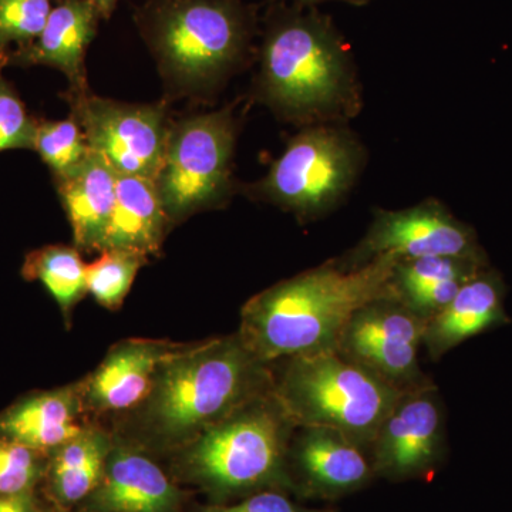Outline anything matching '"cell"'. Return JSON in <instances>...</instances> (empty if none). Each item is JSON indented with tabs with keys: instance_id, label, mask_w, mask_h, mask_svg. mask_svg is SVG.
Here are the masks:
<instances>
[{
	"instance_id": "cell-26",
	"label": "cell",
	"mask_w": 512,
	"mask_h": 512,
	"mask_svg": "<svg viewBox=\"0 0 512 512\" xmlns=\"http://www.w3.org/2000/svg\"><path fill=\"white\" fill-rule=\"evenodd\" d=\"M52 6L50 0H0V72L10 46L22 49L42 35Z\"/></svg>"
},
{
	"instance_id": "cell-4",
	"label": "cell",
	"mask_w": 512,
	"mask_h": 512,
	"mask_svg": "<svg viewBox=\"0 0 512 512\" xmlns=\"http://www.w3.org/2000/svg\"><path fill=\"white\" fill-rule=\"evenodd\" d=\"M295 427L268 390L195 437L180 471L215 503L268 490L292 495L286 460Z\"/></svg>"
},
{
	"instance_id": "cell-25",
	"label": "cell",
	"mask_w": 512,
	"mask_h": 512,
	"mask_svg": "<svg viewBox=\"0 0 512 512\" xmlns=\"http://www.w3.org/2000/svg\"><path fill=\"white\" fill-rule=\"evenodd\" d=\"M33 150L50 168L55 180L72 174L92 154L82 127L73 116L66 120L39 121Z\"/></svg>"
},
{
	"instance_id": "cell-14",
	"label": "cell",
	"mask_w": 512,
	"mask_h": 512,
	"mask_svg": "<svg viewBox=\"0 0 512 512\" xmlns=\"http://www.w3.org/2000/svg\"><path fill=\"white\" fill-rule=\"evenodd\" d=\"M183 494L167 474L133 448L111 450L86 512H180Z\"/></svg>"
},
{
	"instance_id": "cell-28",
	"label": "cell",
	"mask_w": 512,
	"mask_h": 512,
	"mask_svg": "<svg viewBox=\"0 0 512 512\" xmlns=\"http://www.w3.org/2000/svg\"><path fill=\"white\" fill-rule=\"evenodd\" d=\"M37 123L26 110L19 94L0 72V153L33 150Z\"/></svg>"
},
{
	"instance_id": "cell-12",
	"label": "cell",
	"mask_w": 512,
	"mask_h": 512,
	"mask_svg": "<svg viewBox=\"0 0 512 512\" xmlns=\"http://www.w3.org/2000/svg\"><path fill=\"white\" fill-rule=\"evenodd\" d=\"M382 255L399 259L460 256L490 262L476 229L436 200L406 210H377L365 237L338 262L345 268H359Z\"/></svg>"
},
{
	"instance_id": "cell-16",
	"label": "cell",
	"mask_w": 512,
	"mask_h": 512,
	"mask_svg": "<svg viewBox=\"0 0 512 512\" xmlns=\"http://www.w3.org/2000/svg\"><path fill=\"white\" fill-rule=\"evenodd\" d=\"M100 16L89 0H60L42 35L32 45L12 50L6 66H49L66 74L72 92H86L84 55L96 35Z\"/></svg>"
},
{
	"instance_id": "cell-7",
	"label": "cell",
	"mask_w": 512,
	"mask_h": 512,
	"mask_svg": "<svg viewBox=\"0 0 512 512\" xmlns=\"http://www.w3.org/2000/svg\"><path fill=\"white\" fill-rule=\"evenodd\" d=\"M363 164L365 150L350 131L330 124L309 126L292 138L252 194L302 220H316L338 207Z\"/></svg>"
},
{
	"instance_id": "cell-2",
	"label": "cell",
	"mask_w": 512,
	"mask_h": 512,
	"mask_svg": "<svg viewBox=\"0 0 512 512\" xmlns=\"http://www.w3.org/2000/svg\"><path fill=\"white\" fill-rule=\"evenodd\" d=\"M258 90L286 120L319 126L355 116L359 84L342 40L315 16L282 20L266 36Z\"/></svg>"
},
{
	"instance_id": "cell-8",
	"label": "cell",
	"mask_w": 512,
	"mask_h": 512,
	"mask_svg": "<svg viewBox=\"0 0 512 512\" xmlns=\"http://www.w3.org/2000/svg\"><path fill=\"white\" fill-rule=\"evenodd\" d=\"M235 121L227 109L197 114L171 127L156 178L168 220L217 207L232 191Z\"/></svg>"
},
{
	"instance_id": "cell-29",
	"label": "cell",
	"mask_w": 512,
	"mask_h": 512,
	"mask_svg": "<svg viewBox=\"0 0 512 512\" xmlns=\"http://www.w3.org/2000/svg\"><path fill=\"white\" fill-rule=\"evenodd\" d=\"M200 512H339L335 507H308L284 491H261L229 503H214Z\"/></svg>"
},
{
	"instance_id": "cell-1",
	"label": "cell",
	"mask_w": 512,
	"mask_h": 512,
	"mask_svg": "<svg viewBox=\"0 0 512 512\" xmlns=\"http://www.w3.org/2000/svg\"><path fill=\"white\" fill-rule=\"evenodd\" d=\"M397 256L382 255L359 268L329 262L254 296L242 309L239 338L262 362L336 350L357 309L392 292Z\"/></svg>"
},
{
	"instance_id": "cell-21",
	"label": "cell",
	"mask_w": 512,
	"mask_h": 512,
	"mask_svg": "<svg viewBox=\"0 0 512 512\" xmlns=\"http://www.w3.org/2000/svg\"><path fill=\"white\" fill-rule=\"evenodd\" d=\"M82 433L72 389L35 394L0 414V436L37 453H53Z\"/></svg>"
},
{
	"instance_id": "cell-23",
	"label": "cell",
	"mask_w": 512,
	"mask_h": 512,
	"mask_svg": "<svg viewBox=\"0 0 512 512\" xmlns=\"http://www.w3.org/2000/svg\"><path fill=\"white\" fill-rule=\"evenodd\" d=\"M86 268L77 248L49 245L26 256L22 275L45 286L67 315L86 295Z\"/></svg>"
},
{
	"instance_id": "cell-18",
	"label": "cell",
	"mask_w": 512,
	"mask_h": 512,
	"mask_svg": "<svg viewBox=\"0 0 512 512\" xmlns=\"http://www.w3.org/2000/svg\"><path fill=\"white\" fill-rule=\"evenodd\" d=\"M117 177L109 163L92 151L76 171L55 180L77 249L101 251L116 204Z\"/></svg>"
},
{
	"instance_id": "cell-24",
	"label": "cell",
	"mask_w": 512,
	"mask_h": 512,
	"mask_svg": "<svg viewBox=\"0 0 512 512\" xmlns=\"http://www.w3.org/2000/svg\"><path fill=\"white\" fill-rule=\"evenodd\" d=\"M148 255L128 249H107L87 265V292L107 309L120 308L137 272L147 264Z\"/></svg>"
},
{
	"instance_id": "cell-9",
	"label": "cell",
	"mask_w": 512,
	"mask_h": 512,
	"mask_svg": "<svg viewBox=\"0 0 512 512\" xmlns=\"http://www.w3.org/2000/svg\"><path fill=\"white\" fill-rule=\"evenodd\" d=\"M427 320L407 308L393 292L357 309L343 329L338 352L399 392L433 383L421 369Z\"/></svg>"
},
{
	"instance_id": "cell-31",
	"label": "cell",
	"mask_w": 512,
	"mask_h": 512,
	"mask_svg": "<svg viewBox=\"0 0 512 512\" xmlns=\"http://www.w3.org/2000/svg\"><path fill=\"white\" fill-rule=\"evenodd\" d=\"M94 9L99 13L100 18L109 19L111 13L116 9L117 0H89Z\"/></svg>"
},
{
	"instance_id": "cell-5",
	"label": "cell",
	"mask_w": 512,
	"mask_h": 512,
	"mask_svg": "<svg viewBox=\"0 0 512 512\" xmlns=\"http://www.w3.org/2000/svg\"><path fill=\"white\" fill-rule=\"evenodd\" d=\"M272 392L295 426L338 430L369 448L402 392L340 355L338 350L278 360ZM276 363V362H275Z\"/></svg>"
},
{
	"instance_id": "cell-27",
	"label": "cell",
	"mask_w": 512,
	"mask_h": 512,
	"mask_svg": "<svg viewBox=\"0 0 512 512\" xmlns=\"http://www.w3.org/2000/svg\"><path fill=\"white\" fill-rule=\"evenodd\" d=\"M45 454L0 436V497L33 493L45 478Z\"/></svg>"
},
{
	"instance_id": "cell-19",
	"label": "cell",
	"mask_w": 512,
	"mask_h": 512,
	"mask_svg": "<svg viewBox=\"0 0 512 512\" xmlns=\"http://www.w3.org/2000/svg\"><path fill=\"white\" fill-rule=\"evenodd\" d=\"M490 265L460 256L397 259L390 289L407 308L429 322L471 278Z\"/></svg>"
},
{
	"instance_id": "cell-11",
	"label": "cell",
	"mask_w": 512,
	"mask_h": 512,
	"mask_svg": "<svg viewBox=\"0 0 512 512\" xmlns=\"http://www.w3.org/2000/svg\"><path fill=\"white\" fill-rule=\"evenodd\" d=\"M369 456L375 477L390 483L434 476L447 456L446 406L436 384L399 394L377 430Z\"/></svg>"
},
{
	"instance_id": "cell-3",
	"label": "cell",
	"mask_w": 512,
	"mask_h": 512,
	"mask_svg": "<svg viewBox=\"0 0 512 512\" xmlns=\"http://www.w3.org/2000/svg\"><path fill=\"white\" fill-rule=\"evenodd\" d=\"M272 389L271 365L237 336L175 350L161 365L147 420L160 437L183 441L200 436L259 394Z\"/></svg>"
},
{
	"instance_id": "cell-20",
	"label": "cell",
	"mask_w": 512,
	"mask_h": 512,
	"mask_svg": "<svg viewBox=\"0 0 512 512\" xmlns=\"http://www.w3.org/2000/svg\"><path fill=\"white\" fill-rule=\"evenodd\" d=\"M168 222L156 181L119 175L116 204L100 252L128 249L146 255L157 254Z\"/></svg>"
},
{
	"instance_id": "cell-17",
	"label": "cell",
	"mask_w": 512,
	"mask_h": 512,
	"mask_svg": "<svg viewBox=\"0 0 512 512\" xmlns=\"http://www.w3.org/2000/svg\"><path fill=\"white\" fill-rule=\"evenodd\" d=\"M175 350L156 342L121 343L87 384V399L99 410H127L150 397L161 365Z\"/></svg>"
},
{
	"instance_id": "cell-10",
	"label": "cell",
	"mask_w": 512,
	"mask_h": 512,
	"mask_svg": "<svg viewBox=\"0 0 512 512\" xmlns=\"http://www.w3.org/2000/svg\"><path fill=\"white\" fill-rule=\"evenodd\" d=\"M87 144L116 171L156 181L171 127L163 104H131L86 92L69 96Z\"/></svg>"
},
{
	"instance_id": "cell-32",
	"label": "cell",
	"mask_w": 512,
	"mask_h": 512,
	"mask_svg": "<svg viewBox=\"0 0 512 512\" xmlns=\"http://www.w3.org/2000/svg\"><path fill=\"white\" fill-rule=\"evenodd\" d=\"M346 2L355 3V5H363V3H366L367 0H346Z\"/></svg>"
},
{
	"instance_id": "cell-30",
	"label": "cell",
	"mask_w": 512,
	"mask_h": 512,
	"mask_svg": "<svg viewBox=\"0 0 512 512\" xmlns=\"http://www.w3.org/2000/svg\"><path fill=\"white\" fill-rule=\"evenodd\" d=\"M0 512H42L33 493L0 497Z\"/></svg>"
},
{
	"instance_id": "cell-22",
	"label": "cell",
	"mask_w": 512,
	"mask_h": 512,
	"mask_svg": "<svg viewBox=\"0 0 512 512\" xmlns=\"http://www.w3.org/2000/svg\"><path fill=\"white\" fill-rule=\"evenodd\" d=\"M111 448L106 437L84 431L53 451L45 478L50 498L62 510L86 501L99 487Z\"/></svg>"
},
{
	"instance_id": "cell-6",
	"label": "cell",
	"mask_w": 512,
	"mask_h": 512,
	"mask_svg": "<svg viewBox=\"0 0 512 512\" xmlns=\"http://www.w3.org/2000/svg\"><path fill=\"white\" fill-rule=\"evenodd\" d=\"M147 40L175 89L207 92L244 55L248 25L234 0H164L148 13Z\"/></svg>"
},
{
	"instance_id": "cell-13",
	"label": "cell",
	"mask_w": 512,
	"mask_h": 512,
	"mask_svg": "<svg viewBox=\"0 0 512 512\" xmlns=\"http://www.w3.org/2000/svg\"><path fill=\"white\" fill-rule=\"evenodd\" d=\"M292 495L335 503L376 480L366 448L329 427L296 426L288 447Z\"/></svg>"
},
{
	"instance_id": "cell-15",
	"label": "cell",
	"mask_w": 512,
	"mask_h": 512,
	"mask_svg": "<svg viewBox=\"0 0 512 512\" xmlns=\"http://www.w3.org/2000/svg\"><path fill=\"white\" fill-rule=\"evenodd\" d=\"M505 295V282L497 269L490 265L478 272L427 322L423 346L430 359L437 362L468 339L508 325Z\"/></svg>"
}]
</instances>
